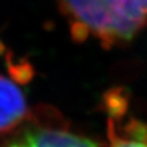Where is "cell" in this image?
<instances>
[{
	"label": "cell",
	"instance_id": "obj_1",
	"mask_svg": "<svg viewBox=\"0 0 147 147\" xmlns=\"http://www.w3.org/2000/svg\"><path fill=\"white\" fill-rule=\"evenodd\" d=\"M72 37L97 40L105 49L131 41L147 24V0H58Z\"/></svg>",
	"mask_w": 147,
	"mask_h": 147
},
{
	"label": "cell",
	"instance_id": "obj_2",
	"mask_svg": "<svg viewBox=\"0 0 147 147\" xmlns=\"http://www.w3.org/2000/svg\"><path fill=\"white\" fill-rule=\"evenodd\" d=\"M4 147H101L88 137L73 131L53 108H36L14 131Z\"/></svg>",
	"mask_w": 147,
	"mask_h": 147
},
{
	"label": "cell",
	"instance_id": "obj_3",
	"mask_svg": "<svg viewBox=\"0 0 147 147\" xmlns=\"http://www.w3.org/2000/svg\"><path fill=\"white\" fill-rule=\"evenodd\" d=\"M107 108L108 147H147V122L133 117L124 121L111 94L107 100Z\"/></svg>",
	"mask_w": 147,
	"mask_h": 147
},
{
	"label": "cell",
	"instance_id": "obj_4",
	"mask_svg": "<svg viewBox=\"0 0 147 147\" xmlns=\"http://www.w3.org/2000/svg\"><path fill=\"white\" fill-rule=\"evenodd\" d=\"M29 114L21 88L11 79L0 76V133L15 131Z\"/></svg>",
	"mask_w": 147,
	"mask_h": 147
},
{
	"label": "cell",
	"instance_id": "obj_5",
	"mask_svg": "<svg viewBox=\"0 0 147 147\" xmlns=\"http://www.w3.org/2000/svg\"><path fill=\"white\" fill-rule=\"evenodd\" d=\"M1 51H3V45L0 44V52H1Z\"/></svg>",
	"mask_w": 147,
	"mask_h": 147
}]
</instances>
